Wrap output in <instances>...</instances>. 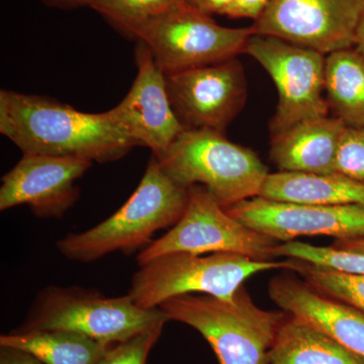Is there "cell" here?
Listing matches in <instances>:
<instances>
[{
	"label": "cell",
	"mask_w": 364,
	"mask_h": 364,
	"mask_svg": "<svg viewBox=\"0 0 364 364\" xmlns=\"http://www.w3.org/2000/svg\"><path fill=\"white\" fill-rule=\"evenodd\" d=\"M0 133L23 153L98 163L117 161L136 146L109 111L88 114L53 98L6 90L0 91Z\"/></svg>",
	"instance_id": "cell-1"
},
{
	"label": "cell",
	"mask_w": 364,
	"mask_h": 364,
	"mask_svg": "<svg viewBox=\"0 0 364 364\" xmlns=\"http://www.w3.org/2000/svg\"><path fill=\"white\" fill-rule=\"evenodd\" d=\"M159 309L168 321L191 326L202 334L220 364H270V349L287 315L259 308L244 284L229 301L183 294Z\"/></svg>",
	"instance_id": "cell-2"
},
{
	"label": "cell",
	"mask_w": 364,
	"mask_h": 364,
	"mask_svg": "<svg viewBox=\"0 0 364 364\" xmlns=\"http://www.w3.org/2000/svg\"><path fill=\"white\" fill-rule=\"evenodd\" d=\"M188 198V188L172 181L152 155L142 181L123 207L97 226L68 235L57 247L62 255L79 262H91L116 251L130 253L156 232L174 226Z\"/></svg>",
	"instance_id": "cell-3"
},
{
	"label": "cell",
	"mask_w": 364,
	"mask_h": 364,
	"mask_svg": "<svg viewBox=\"0 0 364 364\" xmlns=\"http://www.w3.org/2000/svg\"><path fill=\"white\" fill-rule=\"evenodd\" d=\"M157 160L172 181L203 186L224 208L259 196L269 176L255 152L217 131L184 130Z\"/></svg>",
	"instance_id": "cell-4"
},
{
	"label": "cell",
	"mask_w": 364,
	"mask_h": 364,
	"mask_svg": "<svg viewBox=\"0 0 364 364\" xmlns=\"http://www.w3.org/2000/svg\"><path fill=\"white\" fill-rule=\"evenodd\" d=\"M287 267V260H254L235 253L166 254L140 267L134 274L129 294L145 310L193 293L229 301L249 277Z\"/></svg>",
	"instance_id": "cell-5"
},
{
	"label": "cell",
	"mask_w": 364,
	"mask_h": 364,
	"mask_svg": "<svg viewBox=\"0 0 364 364\" xmlns=\"http://www.w3.org/2000/svg\"><path fill=\"white\" fill-rule=\"evenodd\" d=\"M166 322L159 308H140L130 294L105 298L79 289L50 287L21 330H66L112 346Z\"/></svg>",
	"instance_id": "cell-6"
},
{
	"label": "cell",
	"mask_w": 364,
	"mask_h": 364,
	"mask_svg": "<svg viewBox=\"0 0 364 364\" xmlns=\"http://www.w3.org/2000/svg\"><path fill=\"white\" fill-rule=\"evenodd\" d=\"M279 242L230 215L202 186L188 188L179 221L136 257L139 265L171 253H235L254 260H277Z\"/></svg>",
	"instance_id": "cell-7"
},
{
	"label": "cell",
	"mask_w": 364,
	"mask_h": 364,
	"mask_svg": "<svg viewBox=\"0 0 364 364\" xmlns=\"http://www.w3.org/2000/svg\"><path fill=\"white\" fill-rule=\"evenodd\" d=\"M250 26L225 28L183 0L150 21L136 37L164 74L212 65L244 54Z\"/></svg>",
	"instance_id": "cell-8"
},
{
	"label": "cell",
	"mask_w": 364,
	"mask_h": 364,
	"mask_svg": "<svg viewBox=\"0 0 364 364\" xmlns=\"http://www.w3.org/2000/svg\"><path fill=\"white\" fill-rule=\"evenodd\" d=\"M246 54L267 70L279 93L272 135L306 119L328 117L326 55L277 38L252 35Z\"/></svg>",
	"instance_id": "cell-9"
},
{
	"label": "cell",
	"mask_w": 364,
	"mask_h": 364,
	"mask_svg": "<svg viewBox=\"0 0 364 364\" xmlns=\"http://www.w3.org/2000/svg\"><path fill=\"white\" fill-rule=\"evenodd\" d=\"M364 0H272L250 26L322 54L355 47Z\"/></svg>",
	"instance_id": "cell-10"
},
{
	"label": "cell",
	"mask_w": 364,
	"mask_h": 364,
	"mask_svg": "<svg viewBox=\"0 0 364 364\" xmlns=\"http://www.w3.org/2000/svg\"><path fill=\"white\" fill-rule=\"evenodd\" d=\"M165 83L184 130L224 133L247 100V81L237 58L165 74Z\"/></svg>",
	"instance_id": "cell-11"
},
{
	"label": "cell",
	"mask_w": 364,
	"mask_h": 364,
	"mask_svg": "<svg viewBox=\"0 0 364 364\" xmlns=\"http://www.w3.org/2000/svg\"><path fill=\"white\" fill-rule=\"evenodd\" d=\"M235 219L279 243L301 236L364 238V205H303L256 196L225 208Z\"/></svg>",
	"instance_id": "cell-12"
},
{
	"label": "cell",
	"mask_w": 364,
	"mask_h": 364,
	"mask_svg": "<svg viewBox=\"0 0 364 364\" xmlns=\"http://www.w3.org/2000/svg\"><path fill=\"white\" fill-rule=\"evenodd\" d=\"M92 164L85 158L23 153L2 177L0 210L28 205L38 217L59 219L77 200L74 183Z\"/></svg>",
	"instance_id": "cell-13"
},
{
	"label": "cell",
	"mask_w": 364,
	"mask_h": 364,
	"mask_svg": "<svg viewBox=\"0 0 364 364\" xmlns=\"http://www.w3.org/2000/svg\"><path fill=\"white\" fill-rule=\"evenodd\" d=\"M135 55V81L126 97L109 112L136 146L149 148L152 155L159 158L184 129L170 104L165 74L149 49L138 42Z\"/></svg>",
	"instance_id": "cell-14"
},
{
	"label": "cell",
	"mask_w": 364,
	"mask_h": 364,
	"mask_svg": "<svg viewBox=\"0 0 364 364\" xmlns=\"http://www.w3.org/2000/svg\"><path fill=\"white\" fill-rule=\"evenodd\" d=\"M273 303L305 318L349 350L364 358V313L318 293L296 275L274 277L268 286Z\"/></svg>",
	"instance_id": "cell-15"
},
{
	"label": "cell",
	"mask_w": 364,
	"mask_h": 364,
	"mask_svg": "<svg viewBox=\"0 0 364 364\" xmlns=\"http://www.w3.org/2000/svg\"><path fill=\"white\" fill-rule=\"evenodd\" d=\"M347 126L337 117H318L272 135L270 158L279 171L330 174Z\"/></svg>",
	"instance_id": "cell-16"
},
{
	"label": "cell",
	"mask_w": 364,
	"mask_h": 364,
	"mask_svg": "<svg viewBox=\"0 0 364 364\" xmlns=\"http://www.w3.org/2000/svg\"><path fill=\"white\" fill-rule=\"evenodd\" d=\"M260 198L303 205H364V181L344 174L269 173Z\"/></svg>",
	"instance_id": "cell-17"
},
{
	"label": "cell",
	"mask_w": 364,
	"mask_h": 364,
	"mask_svg": "<svg viewBox=\"0 0 364 364\" xmlns=\"http://www.w3.org/2000/svg\"><path fill=\"white\" fill-rule=\"evenodd\" d=\"M269 361L270 364H364L363 358L305 318L291 314L280 326L269 351Z\"/></svg>",
	"instance_id": "cell-18"
},
{
	"label": "cell",
	"mask_w": 364,
	"mask_h": 364,
	"mask_svg": "<svg viewBox=\"0 0 364 364\" xmlns=\"http://www.w3.org/2000/svg\"><path fill=\"white\" fill-rule=\"evenodd\" d=\"M112 346L66 330L20 329L0 337V347L25 351L45 364H97Z\"/></svg>",
	"instance_id": "cell-19"
},
{
	"label": "cell",
	"mask_w": 364,
	"mask_h": 364,
	"mask_svg": "<svg viewBox=\"0 0 364 364\" xmlns=\"http://www.w3.org/2000/svg\"><path fill=\"white\" fill-rule=\"evenodd\" d=\"M325 95L335 117L364 127V55L355 47L326 56Z\"/></svg>",
	"instance_id": "cell-20"
},
{
	"label": "cell",
	"mask_w": 364,
	"mask_h": 364,
	"mask_svg": "<svg viewBox=\"0 0 364 364\" xmlns=\"http://www.w3.org/2000/svg\"><path fill=\"white\" fill-rule=\"evenodd\" d=\"M286 259L287 269L299 274L318 293L364 313V273L340 272L296 258Z\"/></svg>",
	"instance_id": "cell-21"
},
{
	"label": "cell",
	"mask_w": 364,
	"mask_h": 364,
	"mask_svg": "<svg viewBox=\"0 0 364 364\" xmlns=\"http://www.w3.org/2000/svg\"><path fill=\"white\" fill-rule=\"evenodd\" d=\"M181 0H95L91 9L105 16L117 30L132 39L150 21L166 13Z\"/></svg>",
	"instance_id": "cell-22"
},
{
	"label": "cell",
	"mask_w": 364,
	"mask_h": 364,
	"mask_svg": "<svg viewBox=\"0 0 364 364\" xmlns=\"http://www.w3.org/2000/svg\"><path fill=\"white\" fill-rule=\"evenodd\" d=\"M279 253L282 257L305 260L340 272L364 273V254L340 250L332 246L320 247L303 242L289 241L279 246Z\"/></svg>",
	"instance_id": "cell-23"
},
{
	"label": "cell",
	"mask_w": 364,
	"mask_h": 364,
	"mask_svg": "<svg viewBox=\"0 0 364 364\" xmlns=\"http://www.w3.org/2000/svg\"><path fill=\"white\" fill-rule=\"evenodd\" d=\"M164 325L136 335L114 345L97 364H146L148 354L159 339Z\"/></svg>",
	"instance_id": "cell-24"
},
{
	"label": "cell",
	"mask_w": 364,
	"mask_h": 364,
	"mask_svg": "<svg viewBox=\"0 0 364 364\" xmlns=\"http://www.w3.org/2000/svg\"><path fill=\"white\" fill-rule=\"evenodd\" d=\"M335 172L364 181V127H347L337 153Z\"/></svg>",
	"instance_id": "cell-25"
},
{
	"label": "cell",
	"mask_w": 364,
	"mask_h": 364,
	"mask_svg": "<svg viewBox=\"0 0 364 364\" xmlns=\"http://www.w3.org/2000/svg\"><path fill=\"white\" fill-rule=\"evenodd\" d=\"M272 0H234L223 16L230 18H251L256 21Z\"/></svg>",
	"instance_id": "cell-26"
},
{
	"label": "cell",
	"mask_w": 364,
	"mask_h": 364,
	"mask_svg": "<svg viewBox=\"0 0 364 364\" xmlns=\"http://www.w3.org/2000/svg\"><path fill=\"white\" fill-rule=\"evenodd\" d=\"M0 364H45L32 354L18 349L1 347L0 349Z\"/></svg>",
	"instance_id": "cell-27"
},
{
	"label": "cell",
	"mask_w": 364,
	"mask_h": 364,
	"mask_svg": "<svg viewBox=\"0 0 364 364\" xmlns=\"http://www.w3.org/2000/svg\"><path fill=\"white\" fill-rule=\"evenodd\" d=\"M183 1L208 16H212V14L223 16V13L234 0H183Z\"/></svg>",
	"instance_id": "cell-28"
},
{
	"label": "cell",
	"mask_w": 364,
	"mask_h": 364,
	"mask_svg": "<svg viewBox=\"0 0 364 364\" xmlns=\"http://www.w3.org/2000/svg\"><path fill=\"white\" fill-rule=\"evenodd\" d=\"M331 246L333 248L340 249V250L364 254V238L352 239V240H335Z\"/></svg>",
	"instance_id": "cell-29"
},
{
	"label": "cell",
	"mask_w": 364,
	"mask_h": 364,
	"mask_svg": "<svg viewBox=\"0 0 364 364\" xmlns=\"http://www.w3.org/2000/svg\"><path fill=\"white\" fill-rule=\"evenodd\" d=\"M47 4L53 6L65 7V9H72V7L91 6L95 0H44Z\"/></svg>",
	"instance_id": "cell-30"
},
{
	"label": "cell",
	"mask_w": 364,
	"mask_h": 364,
	"mask_svg": "<svg viewBox=\"0 0 364 364\" xmlns=\"http://www.w3.org/2000/svg\"><path fill=\"white\" fill-rule=\"evenodd\" d=\"M355 48L364 55V9L363 16H361L360 23H359Z\"/></svg>",
	"instance_id": "cell-31"
}]
</instances>
